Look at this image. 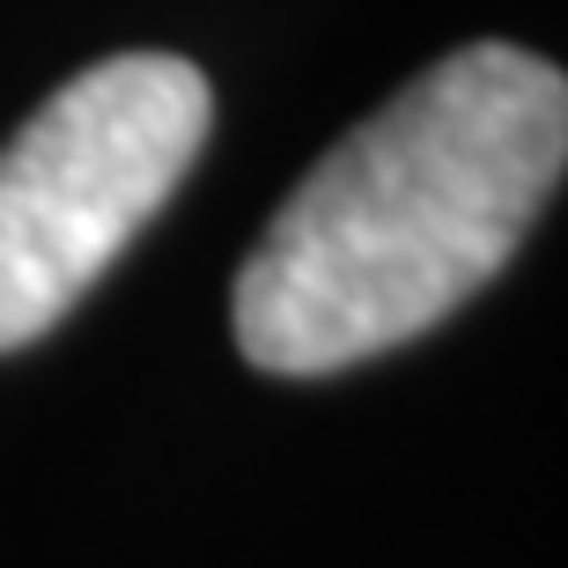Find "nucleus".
Wrapping results in <instances>:
<instances>
[{"label": "nucleus", "instance_id": "nucleus-1", "mask_svg": "<svg viewBox=\"0 0 568 568\" xmlns=\"http://www.w3.org/2000/svg\"><path fill=\"white\" fill-rule=\"evenodd\" d=\"M568 170V74L480 38L406 82L288 192L236 266V355L333 377L473 303Z\"/></svg>", "mask_w": 568, "mask_h": 568}, {"label": "nucleus", "instance_id": "nucleus-2", "mask_svg": "<svg viewBox=\"0 0 568 568\" xmlns=\"http://www.w3.org/2000/svg\"><path fill=\"white\" fill-rule=\"evenodd\" d=\"M214 126L207 74L178 52L82 67L0 148V355L44 339L185 185Z\"/></svg>", "mask_w": 568, "mask_h": 568}]
</instances>
